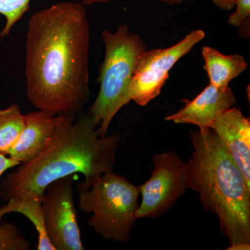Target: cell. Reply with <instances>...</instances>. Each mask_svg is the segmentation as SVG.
I'll use <instances>...</instances> for the list:
<instances>
[{"mask_svg": "<svg viewBox=\"0 0 250 250\" xmlns=\"http://www.w3.org/2000/svg\"><path fill=\"white\" fill-rule=\"evenodd\" d=\"M62 117L41 110L24 115L22 132L6 155L21 164L34 160L48 146Z\"/></svg>", "mask_w": 250, "mask_h": 250, "instance_id": "11", "label": "cell"}, {"mask_svg": "<svg viewBox=\"0 0 250 250\" xmlns=\"http://www.w3.org/2000/svg\"><path fill=\"white\" fill-rule=\"evenodd\" d=\"M21 165L18 161L11 159L9 156L0 154V177L9 169Z\"/></svg>", "mask_w": 250, "mask_h": 250, "instance_id": "18", "label": "cell"}, {"mask_svg": "<svg viewBox=\"0 0 250 250\" xmlns=\"http://www.w3.org/2000/svg\"><path fill=\"white\" fill-rule=\"evenodd\" d=\"M154 164L150 178L138 187L142 201L136 218L154 219L171 209L187 190L186 166L173 151L153 156Z\"/></svg>", "mask_w": 250, "mask_h": 250, "instance_id": "7", "label": "cell"}, {"mask_svg": "<svg viewBox=\"0 0 250 250\" xmlns=\"http://www.w3.org/2000/svg\"><path fill=\"white\" fill-rule=\"evenodd\" d=\"M202 54L209 83L218 88L228 87L231 81L248 68L246 59L238 54L226 55L209 46L203 47Z\"/></svg>", "mask_w": 250, "mask_h": 250, "instance_id": "12", "label": "cell"}, {"mask_svg": "<svg viewBox=\"0 0 250 250\" xmlns=\"http://www.w3.org/2000/svg\"><path fill=\"white\" fill-rule=\"evenodd\" d=\"M205 36L202 29H195L170 47L146 50L135 69L129 88L131 100L144 106L157 98L174 65Z\"/></svg>", "mask_w": 250, "mask_h": 250, "instance_id": "6", "label": "cell"}, {"mask_svg": "<svg viewBox=\"0 0 250 250\" xmlns=\"http://www.w3.org/2000/svg\"><path fill=\"white\" fill-rule=\"evenodd\" d=\"M76 174L54 181L42 198L46 233L55 250H84L73 198Z\"/></svg>", "mask_w": 250, "mask_h": 250, "instance_id": "8", "label": "cell"}, {"mask_svg": "<svg viewBox=\"0 0 250 250\" xmlns=\"http://www.w3.org/2000/svg\"><path fill=\"white\" fill-rule=\"evenodd\" d=\"M212 3L223 11H230L234 9L236 0H211Z\"/></svg>", "mask_w": 250, "mask_h": 250, "instance_id": "19", "label": "cell"}, {"mask_svg": "<svg viewBox=\"0 0 250 250\" xmlns=\"http://www.w3.org/2000/svg\"><path fill=\"white\" fill-rule=\"evenodd\" d=\"M161 2L164 3L170 6H174V5H179L184 2L186 0H159Z\"/></svg>", "mask_w": 250, "mask_h": 250, "instance_id": "21", "label": "cell"}, {"mask_svg": "<svg viewBox=\"0 0 250 250\" xmlns=\"http://www.w3.org/2000/svg\"><path fill=\"white\" fill-rule=\"evenodd\" d=\"M101 38L105 52L100 67V90L88 113L99 126V136L104 137L117 113L131 102L130 85L147 47L142 37L126 24L119 26L114 32L104 29Z\"/></svg>", "mask_w": 250, "mask_h": 250, "instance_id": "4", "label": "cell"}, {"mask_svg": "<svg viewBox=\"0 0 250 250\" xmlns=\"http://www.w3.org/2000/svg\"><path fill=\"white\" fill-rule=\"evenodd\" d=\"M250 186V121L233 106L222 113L211 126Z\"/></svg>", "mask_w": 250, "mask_h": 250, "instance_id": "10", "label": "cell"}, {"mask_svg": "<svg viewBox=\"0 0 250 250\" xmlns=\"http://www.w3.org/2000/svg\"><path fill=\"white\" fill-rule=\"evenodd\" d=\"M82 4L85 6H90L95 4H99V3H106L111 0H81Z\"/></svg>", "mask_w": 250, "mask_h": 250, "instance_id": "20", "label": "cell"}, {"mask_svg": "<svg viewBox=\"0 0 250 250\" xmlns=\"http://www.w3.org/2000/svg\"><path fill=\"white\" fill-rule=\"evenodd\" d=\"M234 12L230 15L228 22L234 27H241L250 16V0H236Z\"/></svg>", "mask_w": 250, "mask_h": 250, "instance_id": "17", "label": "cell"}, {"mask_svg": "<svg viewBox=\"0 0 250 250\" xmlns=\"http://www.w3.org/2000/svg\"><path fill=\"white\" fill-rule=\"evenodd\" d=\"M78 206L93 213L88 226L106 240L129 241L139 207L138 187L123 176L106 172L92 185L77 186Z\"/></svg>", "mask_w": 250, "mask_h": 250, "instance_id": "5", "label": "cell"}, {"mask_svg": "<svg viewBox=\"0 0 250 250\" xmlns=\"http://www.w3.org/2000/svg\"><path fill=\"white\" fill-rule=\"evenodd\" d=\"M24 125V115L18 104L0 110V154H5L14 146Z\"/></svg>", "mask_w": 250, "mask_h": 250, "instance_id": "14", "label": "cell"}, {"mask_svg": "<svg viewBox=\"0 0 250 250\" xmlns=\"http://www.w3.org/2000/svg\"><path fill=\"white\" fill-rule=\"evenodd\" d=\"M236 99L229 86L218 88L208 84L193 100H184L185 106L164 118L176 124H190L198 128H210L222 113L236 104Z\"/></svg>", "mask_w": 250, "mask_h": 250, "instance_id": "9", "label": "cell"}, {"mask_svg": "<svg viewBox=\"0 0 250 250\" xmlns=\"http://www.w3.org/2000/svg\"><path fill=\"white\" fill-rule=\"evenodd\" d=\"M85 6L61 1L33 14L28 22L27 98L54 116L77 117L89 101L90 29Z\"/></svg>", "mask_w": 250, "mask_h": 250, "instance_id": "1", "label": "cell"}, {"mask_svg": "<svg viewBox=\"0 0 250 250\" xmlns=\"http://www.w3.org/2000/svg\"><path fill=\"white\" fill-rule=\"evenodd\" d=\"M31 245L14 224L0 223V250H29Z\"/></svg>", "mask_w": 250, "mask_h": 250, "instance_id": "16", "label": "cell"}, {"mask_svg": "<svg viewBox=\"0 0 250 250\" xmlns=\"http://www.w3.org/2000/svg\"><path fill=\"white\" fill-rule=\"evenodd\" d=\"M193 147L186 166L188 189L196 192L204 209L218 216L228 250L250 249V186L214 130L190 131Z\"/></svg>", "mask_w": 250, "mask_h": 250, "instance_id": "3", "label": "cell"}, {"mask_svg": "<svg viewBox=\"0 0 250 250\" xmlns=\"http://www.w3.org/2000/svg\"><path fill=\"white\" fill-rule=\"evenodd\" d=\"M31 0H0V15L4 16L6 22L0 37L9 36L15 24L21 21L30 8Z\"/></svg>", "mask_w": 250, "mask_h": 250, "instance_id": "15", "label": "cell"}, {"mask_svg": "<svg viewBox=\"0 0 250 250\" xmlns=\"http://www.w3.org/2000/svg\"><path fill=\"white\" fill-rule=\"evenodd\" d=\"M42 198L36 195L11 197L6 201V205L0 207V222L5 215L14 212L24 215L35 227L39 235L37 250H55L46 233Z\"/></svg>", "mask_w": 250, "mask_h": 250, "instance_id": "13", "label": "cell"}, {"mask_svg": "<svg viewBox=\"0 0 250 250\" xmlns=\"http://www.w3.org/2000/svg\"><path fill=\"white\" fill-rule=\"evenodd\" d=\"M98 126L88 113L62 116L43 152L3 179L0 197L4 201L25 195L42 197L47 186L62 177L82 174V183L90 186L113 172L121 135L100 137Z\"/></svg>", "mask_w": 250, "mask_h": 250, "instance_id": "2", "label": "cell"}]
</instances>
